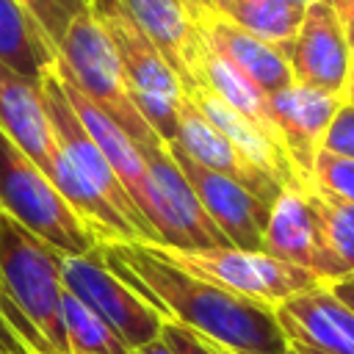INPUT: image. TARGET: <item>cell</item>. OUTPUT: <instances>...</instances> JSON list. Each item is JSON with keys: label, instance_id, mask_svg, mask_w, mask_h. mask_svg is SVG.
<instances>
[{"label": "cell", "instance_id": "cell-1", "mask_svg": "<svg viewBox=\"0 0 354 354\" xmlns=\"http://www.w3.org/2000/svg\"><path fill=\"white\" fill-rule=\"evenodd\" d=\"M105 266L169 321L188 326L227 354H288L277 307L199 279L141 241L102 243Z\"/></svg>", "mask_w": 354, "mask_h": 354}, {"label": "cell", "instance_id": "cell-2", "mask_svg": "<svg viewBox=\"0 0 354 354\" xmlns=\"http://www.w3.org/2000/svg\"><path fill=\"white\" fill-rule=\"evenodd\" d=\"M58 72L69 77L102 113H108L141 152L166 144L133 102L119 53L91 6L69 25L64 41L58 44Z\"/></svg>", "mask_w": 354, "mask_h": 354}, {"label": "cell", "instance_id": "cell-3", "mask_svg": "<svg viewBox=\"0 0 354 354\" xmlns=\"http://www.w3.org/2000/svg\"><path fill=\"white\" fill-rule=\"evenodd\" d=\"M0 293H6L53 354H69L61 324V252L0 207Z\"/></svg>", "mask_w": 354, "mask_h": 354}, {"label": "cell", "instance_id": "cell-4", "mask_svg": "<svg viewBox=\"0 0 354 354\" xmlns=\"http://www.w3.org/2000/svg\"><path fill=\"white\" fill-rule=\"evenodd\" d=\"M0 207L61 254H88L102 243L66 205L50 177L0 130Z\"/></svg>", "mask_w": 354, "mask_h": 354}, {"label": "cell", "instance_id": "cell-5", "mask_svg": "<svg viewBox=\"0 0 354 354\" xmlns=\"http://www.w3.org/2000/svg\"><path fill=\"white\" fill-rule=\"evenodd\" d=\"M91 11L102 22L119 53L133 102L138 105L141 116L166 144L174 141L177 113L185 102L183 80L155 47V41L141 30V25L133 19L122 0H91Z\"/></svg>", "mask_w": 354, "mask_h": 354}, {"label": "cell", "instance_id": "cell-6", "mask_svg": "<svg viewBox=\"0 0 354 354\" xmlns=\"http://www.w3.org/2000/svg\"><path fill=\"white\" fill-rule=\"evenodd\" d=\"M155 249L183 271L207 279L218 288H227L232 293H241L246 299L263 301L268 307H279L285 299L304 293L315 285H324L310 271L288 260H279L263 249L257 252L238 246H202V249L155 246Z\"/></svg>", "mask_w": 354, "mask_h": 354}, {"label": "cell", "instance_id": "cell-7", "mask_svg": "<svg viewBox=\"0 0 354 354\" xmlns=\"http://www.w3.org/2000/svg\"><path fill=\"white\" fill-rule=\"evenodd\" d=\"M61 285L108 321L133 351L160 337L166 315L119 279L105 266L100 249L88 254H61Z\"/></svg>", "mask_w": 354, "mask_h": 354}, {"label": "cell", "instance_id": "cell-8", "mask_svg": "<svg viewBox=\"0 0 354 354\" xmlns=\"http://www.w3.org/2000/svg\"><path fill=\"white\" fill-rule=\"evenodd\" d=\"M41 97H44V108H47L50 122H53V130H55L58 149L64 152V158L72 166V171L77 174V180L88 191H94L108 207H113L119 216H124L138 230L141 243H158L155 230L141 216V210L136 207V202L127 196V191L119 183L116 171L111 169V163L105 160V155L100 152V147L94 144V138L86 133L83 122L77 119L72 102L66 100L64 86H61V77H58V66L44 75V80H41Z\"/></svg>", "mask_w": 354, "mask_h": 354}, {"label": "cell", "instance_id": "cell-9", "mask_svg": "<svg viewBox=\"0 0 354 354\" xmlns=\"http://www.w3.org/2000/svg\"><path fill=\"white\" fill-rule=\"evenodd\" d=\"M144 160L149 177L147 221L158 235L155 246H174V249L230 246V241L221 235V230L199 205L183 169L171 158L169 144L144 152Z\"/></svg>", "mask_w": 354, "mask_h": 354}, {"label": "cell", "instance_id": "cell-10", "mask_svg": "<svg viewBox=\"0 0 354 354\" xmlns=\"http://www.w3.org/2000/svg\"><path fill=\"white\" fill-rule=\"evenodd\" d=\"M169 152L177 160V166L183 169L199 205L213 218V224L221 230V235L230 241V246L252 249V252L263 249V232L268 224L271 205L263 202L260 196H254L238 180L199 166L174 141L169 144Z\"/></svg>", "mask_w": 354, "mask_h": 354}, {"label": "cell", "instance_id": "cell-11", "mask_svg": "<svg viewBox=\"0 0 354 354\" xmlns=\"http://www.w3.org/2000/svg\"><path fill=\"white\" fill-rule=\"evenodd\" d=\"M263 252L288 260L313 277H318L324 285L337 282V268L329 257L321 218L310 194V183L288 185L279 191V196L271 205L268 224L263 232Z\"/></svg>", "mask_w": 354, "mask_h": 354}, {"label": "cell", "instance_id": "cell-12", "mask_svg": "<svg viewBox=\"0 0 354 354\" xmlns=\"http://www.w3.org/2000/svg\"><path fill=\"white\" fill-rule=\"evenodd\" d=\"M293 83L343 97L351 47L329 0H310L288 53Z\"/></svg>", "mask_w": 354, "mask_h": 354}, {"label": "cell", "instance_id": "cell-13", "mask_svg": "<svg viewBox=\"0 0 354 354\" xmlns=\"http://www.w3.org/2000/svg\"><path fill=\"white\" fill-rule=\"evenodd\" d=\"M340 105H343V97L326 94L321 88H310L301 83H290L268 94V108H271V119L279 133V141L290 163L304 180H310L313 160Z\"/></svg>", "mask_w": 354, "mask_h": 354}, {"label": "cell", "instance_id": "cell-14", "mask_svg": "<svg viewBox=\"0 0 354 354\" xmlns=\"http://www.w3.org/2000/svg\"><path fill=\"white\" fill-rule=\"evenodd\" d=\"M171 144V141H169ZM174 144L199 166L218 171L224 177L238 180L241 185H246L254 196H260L263 202L274 205V199L279 196L282 185L268 177L263 169H257L249 158L241 155V149L191 102V97L185 94V102L177 113V136Z\"/></svg>", "mask_w": 354, "mask_h": 354}, {"label": "cell", "instance_id": "cell-15", "mask_svg": "<svg viewBox=\"0 0 354 354\" xmlns=\"http://www.w3.org/2000/svg\"><path fill=\"white\" fill-rule=\"evenodd\" d=\"M277 318L288 340H299L326 354H354V310H348L326 285L285 299Z\"/></svg>", "mask_w": 354, "mask_h": 354}, {"label": "cell", "instance_id": "cell-16", "mask_svg": "<svg viewBox=\"0 0 354 354\" xmlns=\"http://www.w3.org/2000/svg\"><path fill=\"white\" fill-rule=\"evenodd\" d=\"M196 28L213 53L227 58L235 69H241L266 94H274L293 83V72H290L285 53H279L274 44L263 41L260 36L243 30L230 17L207 8L196 19Z\"/></svg>", "mask_w": 354, "mask_h": 354}, {"label": "cell", "instance_id": "cell-17", "mask_svg": "<svg viewBox=\"0 0 354 354\" xmlns=\"http://www.w3.org/2000/svg\"><path fill=\"white\" fill-rule=\"evenodd\" d=\"M0 130L47 174L58 141L44 108L41 83H33L0 64Z\"/></svg>", "mask_w": 354, "mask_h": 354}, {"label": "cell", "instance_id": "cell-18", "mask_svg": "<svg viewBox=\"0 0 354 354\" xmlns=\"http://www.w3.org/2000/svg\"><path fill=\"white\" fill-rule=\"evenodd\" d=\"M61 77V86H64V94L66 100L72 102L77 119L83 122L86 133L94 138V144L100 147V152L105 155V160L111 163V169L116 171L119 183L124 185L127 196L136 202V207L141 210V216L147 218V205H149V177H147V160H144V152L136 147V141L108 116L102 113L69 77Z\"/></svg>", "mask_w": 354, "mask_h": 354}, {"label": "cell", "instance_id": "cell-19", "mask_svg": "<svg viewBox=\"0 0 354 354\" xmlns=\"http://www.w3.org/2000/svg\"><path fill=\"white\" fill-rule=\"evenodd\" d=\"M185 94H188L191 102L241 149L243 158H249L257 169H263L268 177H274L282 188L310 183V180H304V177L296 171V166L290 163L288 152L282 149V144H279L274 136H268V133H266L263 127H257L252 119H246L243 113H238L235 108H230L218 94H213V91L205 88V86H191Z\"/></svg>", "mask_w": 354, "mask_h": 354}, {"label": "cell", "instance_id": "cell-20", "mask_svg": "<svg viewBox=\"0 0 354 354\" xmlns=\"http://www.w3.org/2000/svg\"><path fill=\"white\" fill-rule=\"evenodd\" d=\"M141 30L155 41L163 58L171 64L185 91L194 83V64L205 47L196 19L183 0H122Z\"/></svg>", "mask_w": 354, "mask_h": 354}, {"label": "cell", "instance_id": "cell-21", "mask_svg": "<svg viewBox=\"0 0 354 354\" xmlns=\"http://www.w3.org/2000/svg\"><path fill=\"white\" fill-rule=\"evenodd\" d=\"M0 64L33 83L58 66V47L19 0H0Z\"/></svg>", "mask_w": 354, "mask_h": 354}, {"label": "cell", "instance_id": "cell-22", "mask_svg": "<svg viewBox=\"0 0 354 354\" xmlns=\"http://www.w3.org/2000/svg\"><path fill=\"white\" fill-rule=\"evenodd\" d=\"M191 86H205L213 94H218L230 108H235L238 113H243L246 119H252L257 127H263L268 136H274L279 141V133L274 127L271 119V108H268V94L263 88H257L241 69H235L227 58H221L218 53H213L207 44L202 47L196 64H194V83ZM282 144V141H279ZM285 149V147H282Z\"/></svg>", "mask_w": 354, "mask_h": 354}, {"label": "cell", "instance_id": "cell-23", "mask_svg": "<svg viewBox=\"0 0 354 354\" xmlns=\"http://www.w3.org/2000/svg\"><path fill=\"white\" fill-rule=\"evenodd\" d=\"M304 8L307 3L301 0H230L218 14L230 17L243 30L274 44L288 58L293 39L299 33Z\"/></svg>", "mask_w": 354, "mask_h": 354}, {"label": "cell", "instance_id": "cell-24", "mask_svg": "<svg viewBox=\"0 0 354 354\" xmlns=\"http://www.w3.org/2000/svg\"><path fill=\"white\" fill-rule=\"evenodd\" d=\"M61 324L69 354H133L116 329L69 290L61 293Z\"/></svg>", "mask_w": 354, "mask_h": 354}, {"label": "cell", "instance_id": "cell-25", "mask_svg": "<svg viewBox=\"0 0 354 354\" xmlns=\"http://www.w3.org/2000/svg\"><path fill=\"white\" fill-rule=\"evenodd\" d=\"M310 194L321 218V230H324V241L329 249V257L337 268V277H348L354 274V202H343L335 199L324 191H318L310 183Z\"/></svg>", "mask_w": 354, "mask_h": 354}, {"label": "cell", "instance_id": "cell-26", "mask_svg": "<svg viewBox=\"0 0 354 354\" xmlns=\"http://www.w3.org/2000/svg\"><path fill=\"white\" fill-rule=\"evenodd\" d=\"M310 183L335 199L354 202V158L318 149L310 169Z\"/></svg>", "mask_w": 354, "mask_h": 354}, {"label": "cell", "instance_id": "cell-27", "mask_svg": "<svg viewBox=\"0 0 354 354\" xmlns=\"http://www.w3.org/2000/svg\"><path fill=\"white\" fill-rule=\"evenodd\" d=\"M30 17L44 28L50 41L58 47L69 30V25L88 8L83 0H19Z\"/></svg>", "mask_w": 354, "mask_h": 354}, {"label": "cell", "instance_id": "cell-28", "mask_svg": "<svg viewBox=\"0 0 354 354\" xmlns=\"http://www.w3.org/2000/svg\"><path fill=\"white\" fill-rule=\"evenodd\" d=\"M160 337L166 340V346H169L174 354H227V351L218 348L216 343L205 340L202 335H196V332H191L188 326H183V324H177V321H169V318H166V324H163V329H160Z\"/></svg>", "mask_w": 354, "mask_h": 354}, {"label": "cell", "instance_id": "cell-29", "mask_svg": "<svg viewBox=\"0 0 354 354\" xmlns=\"http://www.w3.org/2000/svg\"><path fill=\"white\" fill-rule=\"evenodd\" d=\"M321 149H329L335 155H346V158H354V105L343 102L324 136V144Z\"/></svg>", "mask_w": 354, "mask_h": 354}, {"label": "cell", "instance_id": "cell-30", "mask_svg": "<svg viewBox=\"0 0 354 354\" xmlns=\"http://www.w3.org/2000/svg\"><path fill=\"white\" fill-rule=\"evenodd\" d=\"M329 6L335 8L340 25H343V33H346V41L354 53V0H329Z\"/></svg>", "mask_w": 354, "mask_h": 354}, {"label": "cell", "instance_id": "cell-31", "mask_svg": "<svg viewBox=\"0 0 354 354\" xmlns=\"http://www.w3.org/2000/svg\"><path fill=\"white\" fill-rule=\"evenodd\" d=\"M0 354H33L0 315Z\"/></svg>", "mask_w": 354, "mask_h": 354}, {"label": "cell", "instance_id": "cell-32", "mask_svg": "<svg viewBox=\"0 0 354 354\" xmlns=\"http://www.w3.org/2000/svg\"><path fill=\"white\" fill-rule=\"evenodd\" d=\"M348 310H354V274H348V277H343V279H337V282H329L326 285Z\"/></svg>", "mask_w": 354, "mask_h": 354}, {"label": "cell", "instance_id": "cell-33", "mask_svg": "<svg viewBox=\"0 0 354 354\" xmlns=\"http://www.w3.org/2000/svg\"><path fill=\"white\" fill-rule=\"evenodd\" d=\"M133 354H174V351L166 346V340H163V337H158V340H152V343H147V346L136 348Z\"/></svg>", "mask_w": 354, "mask_h": 354}, {"label": "cell", "instance_id": "cell-34", "mask_svg": "<svg viewBox=\"0 0 354 354\" xmlns=\"http://www.w3.org/2000/svg\"><path fill=\"white\" fill-rule=\"evenodd\" d=\"M343 102L354 105V53H351V64H348V75H346V86H343Z\"/></svg>", "mask_w": 354, "mask_h": 354}, {"label": "cell", "instance_id": "cell-35", "mask_svg": "<svg viewBox=\"0 0 354 354\" xmlns=\"http://www.w3.org/2000/svg\"><path fill=\"white\" fill-rule=\"evenodd\" d=\"M288 354H326V351H318V348H313V346H304V343H299V340H290Z\"/></svg>", "mask_w": 354, "mask_h": 354}, {"label": "cell", "instance_id": "cell-36", "mask_svg": "<svg viewBox=\"0 0 354 354\" xmlns=\"http://www.w3.org/2000/svg\"><path fill=\"white\" fill-rule=\"evenodd\" d=\"M183 3H185V8L191 11V17H194V19H199V17H202V14L207 11L202 0H183Z\"/></svg>", "mask_w": 354, "mask_h": 354}, {"label": "cell", "instance_id": "cell-37", "mask_svg": "<svg viewBox=\"0 0 354 354\" xmlns=\"http://www.w3.org/2000/svg\"><path fill=\"white\" fill-rule=\"evenodd\" d=\"M205 3V8H213V11H224V6L230 3V0H202Z\"/></svg>", "mask_w": 354, "mask_h": 354}, {"label": "cell", "instance_id": "cell-38", "mask_svg": "<svg viewBox=\"0 0 354 354\" xmlns=\"http://www.w3.org/2000/svg\"><path fill=\"white\" fill-rule=\"evenodd\" d=\"M83 3H86V6H91V0H83Z\"/></svg>", "mask_w": 354, "mask_h": 354}]
</instances>
